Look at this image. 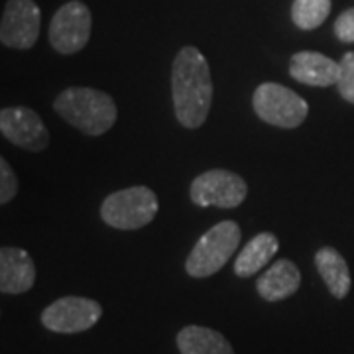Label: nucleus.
<instances>
[{
    "label": "nucleus",
    "mask_w": 354,
    "mask_h": 354,
    "mask_svg": "<svg viewBox=\"0 0 354 354\" xmlns=\"http://www.w3.org/2000/svg\"><path fill=\"white\" fill-rule=\"evenodd\" d=\"M171 95L177 120L185 128H199L213 102L211 69L197 48H183L171 67Z\"/></svg>",
    "instance_id": "1"
},
{
    "label": "nucleus",
    "mask_w": 354,
    "mask_h": 354,
    "mask_svg": "<svg viewBox=\"0 0 354 354\" xmlns=\"http://www.w3.org/2000/svg\"><path fill=\"white\" fill-rule=\"evenodd\" d=\"M53 109L87 136H101L111 130L116 120V104L113 97L91 87H71L55 99Z\"/></svg>",
    "instance_id": "2"
},
{
    "label": "nucleus",
    "mask_w": 354,
    "mask_h": 354,
    "mask_svg": "<svg viewBox=\"0 0 354 354\" xmlns=\"http://www.w3.org/2000/svg\"><path fill=\"white\" fill-rule=\"evenodd\" d=\"M241 239V227L234 221H223L209 228L185 260L187 274L191 278H209L216 274L236 252Z\"/></svg>",
    "instance_id": "3"
},
{
    "label": "nucleus",
    "mask_w": 354,
    "mask_h": 354,
    "mask_svg": "<svg viewBox=\"0 0 354 354\" xmlns=\"http://www.w3.org/2000/svg\"><path fill=\"white\" fill-rule=\"evenodd\" d=\"M160 205L150 187L136 185L111 193L101 207L102 221L118 230H136L153 221Z\"/></svg>",
    "instance_id": "4"
},
{
    "label": "nucleus",
    "mask_w": 354,
    "mask_h": 354,
    "mask_svg": "<svg viewBox=\"0 0 354 354\" xmlns=\"http://www.w3.org/2000/svg\"><path fill=\"white\" fill-rule=\"evenodd\" d=\"M254 111L272 127H299L309 114V104L279 83H262L254 91Z\"/></svg>",
    "instance_id": "5"
},
{
    "label": "nucleus",
    "mask_w": 354,
    "mask_h": 354,
    "mask_svg": "<svg viewBox=\"0 0 354 354\" xmlns=\"http://www.w3.org/2000/svg\"><path fill=\"white\" fill-rule=\"evenodd\" d=\"M246 181L228 169H209L191 183V201L199 207L234 209L246 199Z\"/></svg>",
    "instance_id": "6"
},
{
    "label": "nucleus",
    "mask_w": 354,
    "mask_h": 354,
    "mask_svg": "<svg viewBox=\"0 0 354 354\" xmlns=\"http://www.w3.org/2000/svg\"><path fill=\"white\" fill-rule=\"evenodd\" d=\"M102 317V307L99 301L88 297H62L48 305L41 313V325L53 333H83L99 323Z\"/></svg>",
    "instance_id": "7"
},
{
    "label": "nucleus",
    "mask_w": 354,
    "mask_h": 354,
    "mask_svg": "<svg viewBox=\"0 0 354 354\" xmlns=\"http://www.w3.org/2000/svg\"><path fill=\"white\" fill-rule=\"evenodd\" d=\"M88 38H91V12L83 2L79 0L67 2L51 18L50 44L55 51L64 55L77 53L87 46Z\"/></svg>",
    "instance_id": "8"
},
{
    "label": "nucleus",
    "mask_w": 354,
    "mask_h": 354,
    "mask_svg": "<svg viewBox=\"0 0 354 354\" xmlns=\"http://www.w3.org/2000/svg\"><path fill=\"white\" fill-rule=\"evenodd\" d=\"M41 14L34 0H8L0 22V41L6 48L30 50L39 36Z\"/></svg>",
    "instance_id": "9"
},
{
    "label": "nucleus",
    "mask_w": 354,
    "mask_h": 354,
    "mask_svg": "<svg viewBox=\"0 0 354 354\" xmlns=\"http://www.w3.org/2000/svg\"><path fill=\"white\" fill-rule=\"evenodd\" d=\"M0 130L4 138L18 148L39 152L50 144V132L38 113L26 106H8L0 113Z\"/></svg>",
    "instance_id": "10"
},
{
    "label": "nucleus",
    "mask_w": 354,
    "mask_h": 354,
    "mask_svg": "<svg viewBox=\"0 0 354 354\" xmlns=\"http://www.w3.org/2000/svg\"><path fill=\"white\" fill-rule=\"evenodd\" d=\"M36 281V266L32 256L16 246H4L0 250V291L24 293L32 290Z\"/></svg>",
    "instance_id": "11"
},
{
    "label": "nucleus",
    "mask_w": 354,
    "mask_h": 354,
    "mask_svg": "<svg viewBox=\"0 0 354 354\" xmlns=\"http://www.w3.org/2000/svg\"><path fill=\"white\" fill-rule=\"evenodd\" d=\"M341 67L330 57L317 51H297L291 57L290 73L295 81L311 87H330L337 85Z\"/></svg>",
    "instance_id": "12"
},
{
    "label": "nucleus",
    "mask_w": 354,
    "mask_h": 354,
    "mask_svg": "<svg viewBox=\"0 0 354 354\" xmlns=\"http://www.w3.org/2000/svg\"><path fill=\"white\" fill-rule=\"evenodd\" d=\"M301 286V272L290 260H278L260 276L256 290L266 301H281L291 297Z\"/></svg>",
    "instance_id": "13"
},
{
    "label": "nucleus",
    "mask_w": 354,
    "mask_h": 354,
    "mask_svg": "<svg viewBox=\"0 0 354 354\" xmlns=\"http://www.w3.org/2000/svg\"><path fill=\"white\" fill-rule=\"evenodd\" d=\"M279 242L276 234L272 232H260L256 234L252 241L248 242L239 258L234 260V274L239 278H250L256 276L278 252Z\"/></svg>",
    "instance_id": "14"
},
{
    "label": "nucleus",
    "mask_w": 354,
    "mask_h": 354,
    "mask_svg": "<svg viewBox=\"0 0 354 354\" xmlns=\"http://www.w3.org/2000/svg\"><path fill=\"white\" fill-rule=\"evenodd\" d=\"M177 348L181 354H234L230 342L209 327L187 325L177 335Z\"/></svg>",
    "instance_id": "15"
},
{
    "label": "nucleus",
    "mask_w": 354,
    "mask_h": 354,
    "mask_svg": "<svg viewBox=\"0 0 354 354\" xmlns=\"http://www.w3.org/2000/svg\"><path fill=\"white\" fill-rule=\"evenodd\" d=\"M315 266L319 276L327 283V288L333 293V297L344 299L351 291V270L346 266V260L335 248L325 246L315 254Z\"/></svg>",
    "instance_id": "16"
},
{
    "label": "nucleus",
    "mask_w": 354,
    "mask_h": 354,
    "mask_svg": "<svg viewBox=\"0 0 354 354\" xmlns=\"http://www.w3.org/2000/svg\"><path fill=\"white\" fill-rule=\"evenodd\" d=\"M330 12V0H293L291 18L301 30H315L327 20Z\"/></svg>",
    "instance_id": "17"
},
{
    "label": "nucleus",
    "mask_w": 354,
    "mask_h": 354,
    "mask_svg": "<svg viewBox=\"0 0 354 354\" xmlns=\"http://www.w3.org/2000/svg\"><path fill=\"white\" fill-rule=\"evenodd\" d=\"M341 71H339V81L337 87L344 101L354 102V51L344 53V57L341 59Z\"/></svg>",
    "instance_id": "18"
},
{
    "label": "nucleus",
    "mask_w": 354,
    "mask_h": 354,
    "mask_svg": "<svg viewBox=\"0 0 354 354\" xmlns=\"http://www.w3.org/2000/svg\"><path fill=\"white\" fill-rule=\"evenodd\" d=\"M18 193V179H16V174L10 167V164L2 158L0 160V203L6 205L10 203L16 197Z\"/></svg>",
    "instance_id": "19"
},
{
    "label": "nucleus",
    "mask_w": 354,
    "mask_h": 354,
    "mask_svg": "<svg viewBox=\"0 0 354 354\" xmlns=\"http://www.w3.org/2000/svg\"><path fill=\"white\" fill-rule=\"evenodd\" d=\"M335 34L341 41L351 44L354 41V8H348L337 18L335 22Z\"/></svg>",
    "instance_id": "20"
}]
</instances>
